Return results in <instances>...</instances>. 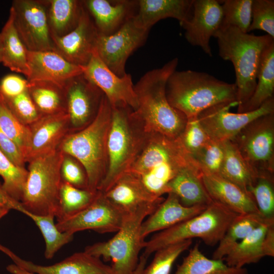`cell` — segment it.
<instances>
[{
  "label": "cell",
  "instance_id": "obj_37",
  "mask_svg": "<svg viewBox=\"0 0 274 274\" xmlns=\"http://www.w3.org/2000/svg\"><path fill=\"white\" fill-rule=\"evenodd\" d=\"M28 175L25 167L15 164L0 150V176L2 188L12 199L21 201Z\"/></svg>",
  "mask_w": 274,
  "mask_h": 274
},
{
  "label": "cell",
  "instance_id": "obj_33",
  "mask_svg": "<svg viewBox=\"0 0 274 274\" xmlns=\"http://www.w3.org/2000/svg\"><path fill=\"white\" fill-rule=\"evenodd\" d=\"M28 82V92L42 116L67 112L64 87L48 81Z\"/></svg>",
  "mask_w": 274,
  "mask_h": 274
},
{
  "label": "cell",
  "instance_id": "obj_42",
  "mask_svg": "<svg viewBox=\"0 0 274 274\" xmlns=\"http://www.w3.org/2000/svg\"><path fill=\"white\" fill-rule=\"evenodd\" d=\"M224 156L223 143L211 139L192 158L201 173L219 175Z\"/></svg>",
  "mask_w": 274,
  "mask_h": 274
},
{
  "label": "cell",
  "instance_id": "obj_22",
  "mask_svg": "<svg viewBox=\"0 0 274 274\" xmlns=\"http://www.w3.org/2000/svg\"><path fill=\"white\" fill-rule=\"evenodd\" d=\"M84 6L91 16L98 34L111 35L134 16L137 1L85 0Z\"/></svg>",
  "mask_w": 274,
  "mask_h": 274
},
{
  "label": "cell",
  "instance_id": "obj_17",
  "mask_svg": "<svg viewBox=\"0 0 274 274\" xmlns=\"http://www.w3.org/2000/svg\"><path fill=\"white\" fill-rule=\"evenodd\" d=\"M83 75L103 92L112 106L124 104L136 110L138 104L131 76L119 77L101 61L95 51Z\"/></svg>",
  "mask_w": 274,
  "mask_h": 274
},
{
  "label": "cell",
  "instance_id": "obj_10",
  "mask_svg": "<svg viewBox=\"0 0 274 274\" xmlns=\"http://www.w3.org/2000/svg\"><path fill=\"white\" fill-rule=\"evenodd\" d=\"M230 141L256 176L274 174V112L255 119Z\"/></svg>",
  "mask_w": 274,
  "mask_h": 274
},
{
  "label": "cell",
  "instance_id": "obj_5",
  "mask_svg": "<svg viewBox=\"0 0 274 274\" xmlns=\"http://www.w3.org/2000/svg\"><path fill=\"white\" fill-rule=\"evenodd\" d=\"M108 135V169L98 190L105 193L125 173L136 158L148 132L134 111L129 106H112Z\"/></svg>",
  "mask_w": 274,
  "mask_h": 274
},
{
  "label": "cell",
  "instance_id": "obj_25",
  "mask_svg": "<svg viewBox=\"0 0 274 274\" xmlns=\"http://www.w3.org/2000/svg\"><path fill=\"white\" fill-rule=\"evenodd\" d=\"M104 193L126 214L144 207L159 204L164 199L153 196L137 178L129 173H125Z\"/></svg>",
  "mask_w": 274,
  "mask_h": 274
},
{
  "label": "cell",
  "instance_id": "obj_11",
  "mask_svg": "<svg viewBox=\"0 0 274 274\" xmlns=\"http://www.w3.org/2000/svg\"><path fill=\"white\" fill-rule=\"evenodd\" d=\"M10 9L18 34L28 51L53 50L47 1L15 0Z\"/></svg>",
  "mask_w": 274,
  "mask_h": 274
},
{
  "label": "cell",
  "instance_id": "obj_53",
  "mask_svg": "<svg viewBox=\"0 0 274 274\" xmlns=\"http://www.w3.org/2000/svg\"><path fill=\"white\" fill-rule=\"evenodd\" d=\"M10 210L8 208L0 207V219L5 216Z\"/></svg>",
  "mask_w": 274,
  "mask_h": 274
},
{
  "label": "cell",
  "instance_id": "obj_15",
  "mask_svg": "<svg viewBox=\"0 0 274 274\" xmlns=\"http://www.w3.org/2000/svg\"><path fill=\"white\" fill-rule=\"evenodd\" d=\"M64 89L70 133L77 132L94 120L104 94L83 73L71 79Z\"/></svg>",
  "mask_w": 274,
  "mask_h": 274
},
{
  "label": "cell",
  "instance_id": "obj_3",
  "mask_svg": "<svg viewBox=\"0 0 274 274\" xmlns=\"http://www.w3.org/2000/svg\"><path fill=\"white\" fill-rule=\"evenodd\" d=\"M165 91L169 104L187 119L197 118L216 105L237 102L235 83L221 81L205 72L176 70L167 79Z\"/></svg>",
  "mask_w": 274,
  "mask_h": 274
},
{
  "label": "cell",
  "instance_id": "obj_44",
  "mask_svg": "<svg viewBox=\"0 0 274 274\" xmlns=\"http://www.w3.org/2000/svg\"><path fill=\"white\" fill-rule=\"evenodd\" d=\"M256 29L263 30L274 39L273 0H253L248 32Z\"/></svg>",
  "mask_w": 274,
  "mask_h": 274
},
{
  "label": "cell",
  "instance_id": "obj_6",
  "mask_svg": "<svg viewBox=\"0 0 274 274\" xmlns=\"http://www.w3.org/2000/svg\"><path fill=\"white\" fill-rule=\"evenodd\" d=\"M112 107L104 96L94 120L84 128L67 134L59 146L63 153L76 158L84 167L88 189L98 191L108 169L107 142Z\"/></svg>",
  "mask_w": 274,
  "mask_h": 274
},
{
  "label": "cell",
  "instance_id": "obj_31",
  "mask_svg": "<svg viewBox=\"0 0 274 274\" xmlns=\"http://www.w3.org/2000/svg\"><path fill=\"white\" fill-rule=\"evenodd\" d=\"M273 93L274 41L266 48L262 54L257 75V83L252 95L237 110V113L251 112L259 108L273 97Z\"/></svg>",
  "mask_w": 274,
  "mask_h": 274
},
{
  "label": "cell",
  "instance_id": "obj_46",
  "mask_svg": "<svg viewBox=\"0 0 274 274\" xmlns=\"http://www.w3.org/2000/svg\"><path fill=\"white\" fill-rule=\"evenodd\" d=\"M60 176L62 182L79 189H88L86 171L82 163L72 156L63 153Z\"/></svg>",
  "mask_w": 274,
  "mask_h": 274
},
{
  "label": "cell",
  "instance_id": "obj_38",
  "mask_svg": "<svg viewBox=\"0 0 274 274\" xmlns=\"http://www.w3.org/2000/svg\"><path fill=\"white\" fill-rule=\"evenodd\" d=\"M273 175L269 173L259 175L248 190L260 215L267 220H274Z\"/></svg>",
  "mask_w": 274,
  "mask_h": 274
},
{
  "label": "cell",
  "instance_id": "obj_21",
  "mask_svg": "<svg viewBox=\"0 0 274 274\" xmlns=\"http://www.w3.org/2000/svg\"><path fill=\"white\" fill-rule=\"evenodd\" d=\"M3 252L14 264L35 274H115L111 265L85 252H77L53 265L44 266L22 259L8 248Z\"/></svg>",
  "mask_w": 274,
  "mask_h": 274
},
{
  "label": "cell",
  "instance_id": "obj_4",
  "mask_svg": "<svg viewBox=\"0 0 274 274\" xmlns=\"http://www.w3.org/2000/svg\"><path fill=\"white\" fill-rule=\"evenodd\" d=\"M214 37L217 40L220 57L233 65L238 110L252 95L262 54L274 39L268 35L245 33L231 26L220 27Z\"/></svg>",
  "mask_w": 274,
  "mask_h": 274
},
{
  "label": "cell",
  "instance_id": "obj_39",
  "mask_svg": "<svg viewBox=\"0 0 274 274\" xmlns=\"http://www.w3.org/2000/svg\"><path fill=\"white\" fill-rule=\"evenodd\" d=\"M0 128L16 143L25 158L29 144L28 127L18 120L1 94Z\"/></svg>",
  "mask_w": 274,
  "mask_h": 274
},
{
  "label": "cell",
  "instance_id": "obj_29",
  "mask_svg": "<svg viewBox=\"0 0 274 274\" xmlns=\"http://www.w3.org/2000/svg\"><path fill=\"white\" fill-rule=\"evenodd\" d=\"M84 8L83 1H47L48 22L51 39L63 37L79 23Z\"/></svg>",
  "mask_w": 274,
  "mask_h": 274
},
{
  "label": "cell",
  "instance_id": "obj_54",
  "mask_svg": "<svg viewBox=\"0 0 274 274\" xmlns=\"http://www.w3.org/2000/svg\"><path fill=\"white\" fill-rule=\"evenodd\" d=\"M3 60V48H2V43L1 37L0 34V63L2 62Z\"/></svg>",
  "mask_w": 274,
  "mask_h": 274
},
{
  "label": "cell",
  "instance_id": "obj_51",
  "mask_svg": "<svg viewBox=\"0 0 274 274\" xmlns=\"http://www.w3.org/2000/svg\"><path fill=\"white\" fill-rule=\"evenodd\" d=\"M147 261V259L144 256H140L138 265L134 274H140L141 273L143 269L146 266Z\"/></svg>",
  "mask_w": 274,
  "mask_h": 274
},
{
  "label": "cell",
  "instance_id": "obj_52",
  "mask_svg": "<svg viewBox=\"0 0 274 274\" xmlns=\"http://www.w3.org/2000/svg\"><path fill=\"white\" fill-rule=\"evenodd\" d=\"M8 200V196L3 189L2 184L0 183V207H6Z\"/></svg>",
  "mask_w": 274,
  "mask_h": 274
},
{
  "label": "cell",
  "instance_id": "obj_35",
  "mask_svg": "<svg viewBox=\"0 0 274 274\" xmlns=\"http://www.w3.org/2000/svg\"><path fill=\"white\" fill-rule=\"evenodd\" d=\"M223 145L224 156L219 175L249 192L258 176L251 170L231 141L223 142Z\"/></svg>",
  "mask_w": 274,
  "mask_h": 274
},
{
  "label": "cell",
  "instance_id": "obj_47",
  "mask_svg": "<svg viewBox=\"0 0 274 274\" xmlns=\"http://www.w3.org/2000/svg\"><path fill=\"white\" fill-rule=\"evenodd\" d=\"M28 82L18 75H7L0 81V94L6 98L16 96L28 89Z\"/></svg>",
  "mask_w": 274,
  "mask_h": 274
},
{
  "label": "cell",
  "instance_id": "obj_26",
  "mask_svg": "<svg viewBox=\"0 0 274 274\" xmlns=\"http://www.w3.org/2000/svg\"><path fill=\"white\" fill-rule=\"evenodd\" d=\"M193 0H138L134 23L139 27L149 30L160 20L173 18L180 23L190 17Z\"/></svg>",
  "mask_w": 274,
  "mask_h": 274
},
{
  "label": "cell",
  "instance_id": "obj_23",
  "mask_svg": "<svg viewBox=\"0 0 274 274\" xmlns=\"http://www.w3.org/2000/svg\"><path fill=\"white\" fill-rule=\"evenodd\" d=\"M201 179L212 200L238 215L259 214L251 194L236 185L219 175L201 173Z\"/></svg>",
  "mask_w": 274,
  "mask_h": 274
},
{
  "label": "cell",
  "instance_id": "obj_19",
  "mask_svg": "<svg viewBox=\"0 0 274 274\" xmlns=\"http://www.w3.org/2000/svg\"><path fill=\"white\" fill-rule=\"evenodd\" d=\"M27 127L29 144L25 155L26 163L58 149L70 133L69 118L67 112L42 116Z\"/></svg>",
  "mask_w": 274,
  "mask_h": 274
},
{
  "label": "cell",
  "instance_id": "obj_49",
  "mask_svg": "<svg viewBox=\"0 0 274 274\" xmlns=\"http://www.w3.org/2000/svg\"><path fill=\"white\" fill-rule=\"evenodd\" d=\"M264 248L266 256H274V224L271 225L267 231L264 239Z\"/></svg>",
  "mask_w": 274,
  "mask_h": 274
},
{
  "label": "cell",
  "instance_id": "obj_20",
  "mask_svg": "<svg viewBox=\"0 0 274 274\" xmlns=\"http://www.w3.org/2000/svg\"><path fill=\"white\" fill-rule=\"evenodd\" d=\"M27 64L28 81H48L63 87L71 79L83 74L85 69L69 62L53 50H28Z\"/></svg>",
  "mask_w": 274,
  "mask_h": 274
},
{
  "label": "cell",
  "instance_id": "obj_34",
  "mask_svg": "<svg viewBox=\"0 0 274 274\" xmlns=\"http://www.w3.org/2000/svg\"><path fill=\"white\" fill-rule=\"evenodd\" d=\"M266 221L268 220L258 214L238 215L218 244L212 258L223 260L253 229Z\"/></svg>",
  "mask_w": 274,
  "mask_h": 274
},
{
  "label": "cell",
  "instance_id": "obj_7",
  "mask_svg": "<svg viewBox=\"0 0 274 274\" xmlns=\"http://www.w3.org/2000/svg\"><path fill=\"white\" fill-rule=\"evenodd\" d=\"M237 215L213 200L200 214L153 235L146 241L142 255L148 258L159 249L194 238L201 239L207 245L215 246Z\"/></svg>",
  "mask_w": 274,
  "mask_h": 274
},
{
  "label": "cell",
  "instance_id": "obj_12",
  "mask_svg": "<svg viewBox=\"0 0 274 274\" xmlns=\"http://www.w3.org/2000/svg\"><path fill=\"white\" fill-rule=\"evenodd\" d=\"M235 106H237V102L219 104L205 110L198 116V121L211 139L222 143L231 140L255 119L274 112V97L251 112H230V108Z\"/></svg>",
  "mask_w": 274,
  "mask_h": 274
},
{
  "label": "cell",
  "instance_id": "obj_28",
  "mask_svg": "<svg viewBox=\"0 0 274 274\" xmlns=\"http://www.w3.org/2000/svg\"><path fill=\"white\" fill-rule=\"evenodd\" d=\"M274 220H268L253 229L223 259L229 266L243 268L258 262L266 257L264 239L269 227Z\"/></svg>",
  "mask_w": 274,
  "mask_h": 274
},
{
  "label": "cell",
  "instance_id": "obj_45",
  "mask_svg": "<svg viewBox=\"0 0 274 274\" xmlns=\"http://www.w3.org/2000/svg\"><path fill=\"white\" fill-rule=\"evenodd\" d=\"M3 97L14 115L25 126L31 125L42 116L33 102L28 89L13 97Z\"/></svg>",
  "mask_w": 274,
  "mask_h": 274
},
{
  "label": "cell",
  "instance_id": "obj_36",
  "mask_svg": "<svg viewBox=\"0 0 274 274\" xmlns=\"http://www.w3.org/2000/svg\"><path fill=\"white\" fill-rule=\"evenodd\" d=\"M98 192V191L79 189L61 182L58 206L55 216L57 222L72 217L84 210L94 201Z\"/></svg>",
  "mask_w": 274,
  "mask_h": 274
},
{
  "label": "cell",
  "instance_id": "obj_50",
  "mask_svg": "<svg viewBox=\"0 0 274 274\" xmlns=\"http://www.w3.org/2000/svg\"><path fill=\"white\" fill-rule=\"evenodd\" d=\"M6 268L12 274H35L24 269L14 263L9 265Z\"/></svg>",
  "mask_w": 274,
  "mask_h": 274
},
{
  "label": "cell",
  "instance_id": "obj_2",
  "mask_svg": "<svg viewBox=\"0 0 274 274\" xmlns=\"http://www.w3.org/2000/svg\"><path fill=\"white\" fill-rule=\"evenodd\" d=\"M196 164L177 139L150 132L127 171L155 197L168 192V185L183 168Z\"/></svg>",
  "mask_w": 274,
  "mask_h": 274
},
{
  "label": "cell",
  "instance_id": "obj_40",
  "mask_svg": "<svg viewBox=\"0 0 274 274\" xmlns=\"http://www.w3.org/2000/svg\"><path fill=\"white\" fill-rule=\"evenodd\" d=\"M253 0H225L221 5L223 18L221 27L234 26L245 33L252 20Z\"/></svg>",
  "mask_w": 274,
  "mask_h": 274
},
{
  "label": "cell",
  "instance_id": "obj_9",
  "mask_svg": "<svg viewBox=\"0 0 274 274\" xmlns=\"http://www.w3.org/2000/svg\"><path fill=\"white\" fill-rule=\"evenodd\" d=\"M159 204L144 207L126 214L121 228L113 237L88 246L84 251L102 257L106 261H111L115 274H134L146 243L141 234L142 223Z\"/></svg>",
  "mask_w": 274,
  "mask_h": 274
},
{
  "label": "cell",
  "instance_id": "obj_30",
  "mask_svg": "<svg viewBox=\"0 0 274 274\" xmlns=\"http://www.w3.org/2000/svg\"><path fill=\"white\" fill-rule=\"evenodd\" d=\"M3 65L12 72L28 75V50L19 36L14 23V15L10 9L8 18L0 32Z\"/></svg>",
  "mask_w": 274,
  "mask_h": 274
},
{
  "label": "cell",
  "instance_id": "obj_16",
  "mask_svg": "<svg viewBox=\"0 0 274 274\" xmlns=\"http://www.w3.org/2000/svg\"><path fill=\"white\" fill-rule=\"evenodd\" d=\"M223 13L221 5L216 0H193L189 18L180 23L185 30V37L192 46L201 48L212 56L210 40L221 26Z\"/></svg>",
  "mask_w": 274,
  "mask_h": 274
},
{
  "label": "cell",
  "instance_id": "obj_24",
  "mask_svg": "<svg viewBox=\"0 0 274 274\" xmlns=\"http://www.w3.org/2000/svg\"><path fill=\"white\" fill-rule=\"evenodd\" d=\"M167 194V197L143 222L141 234L144 238L153 232L168 229L200 214L208 206L186 207L175 194Z\"/></svg>",
  "mask_w": 274,
  "mask_h": 274
},
{
  "label": "cell",
  "instance_id": "obj_48",
  "mask_svg": "<svg viewBox=\"0 0 274 274\" xmlns=\"http://www.w3.org/2000/svg\"><path fill=\"white\" fill-rule=\"evenodd\" d=\"M0 150L16 165L25 167L24 156L16 143L0 128Z\"/></svg>",
  "mask_w": 274,
  "mask_h": 274
},
{
  "label": "cell",
  "instance_id": "obj_13",
  "mask_svg": "<svg viewBox=\"0 0 274 274\" xmlns=\"http://www.w3.org/2000/svg\"><path fill=\"white\" fill-rule=\"evenodd\" d=\"M133 17L116 31L108 35L98 34L95 51L101 61L113 73L122 77L130 55L145 43L149 30L138 27Z\"/></svg>",
  "mask_w": 274,
  "mask_h": 274
},
{
  "label": "cell",
  "instance_id": "obj_32",
  "mask_svg": "<svg viewBox=\"0 0 274 274\" xmlns=\"http://www.w3.org/2000/svg\"><path fill=\"white\" fill-rule=\"evenodd\" d=\"M246 268L227 265L223 260L209 258L196 243L189 251L174 274H248Z\"/></svg>",
  "mask_w": 274,
  "mask_h": 274
},
{
  "label": "cell",
  "instance_id": "obj_8",
  "mask_svg": "<svg viewBox=\"0 0 274 274\" xmlns=\"http://www.w3.org/2000/svg\"><path fill=\"white\" fill-rule=\"evenodd\" d=\"M63 157V153L58 149L27 162L28 175L18 211L55 217L62 182Z\"/></svg>",
  "mask_w": 274,
  "mask_h": 274
},
{
  "label": "cell",
  "instance_id": "obj_43",
  "mask_svg": "<svg viewBox=\"0 0 274 274\" xmlns=\"http://www.w3.org/2000/svg\"><path fill=\"white\" fill-rule=\"evenodd\" d=\"M187 153L192 157L211 140L197 118L187 119L186 125L177 138Z\"/></svg>",
  "mask_w": 274,
  "mask_h": 274
},
{
  "label": "cell",
  "instance_id": "obj_14",
  "mask_svg": "<svg viewBox=\"0 0 274 274\" xmlns=\"http://www.w3.org/2000/svg\"><path fill=\"white\" fill-rule=\"evenodd\" d=\"M126 214L98 191L95 199L88 207L55 224L59 231L72 234L85 230L99 233L116 232L121 228Z\"/></svg>",
  "mask_w": 274,
  "mask_h": 274
},
{
  "label": "cell",
  "instance_id": "obj_18",
  "mask_svg": "<svg viewBox=\"0 0 274 274\" xmlns=\"http://www.w3.org/2000/svg\"><path fill=\"white\" fill-rule=\"evenodd\" d=\"M98 35L94 22L84 6L76 27L63 37L52 39L53 50L69 62L84 67L95 51Z\"/></svg>",
  "mask_w": 274,
  "mask_h": 274
},
{
  "label": "cell",
  "instance_id": "obj_1",
  "mask_svg": "<svg viewBox=\"0 0 274 274\" xmlns=\"http://www.w3.org/2000/svg\"><path fill=\"white\" fill-rule=\"evenodd\" d=\"M178 61L174 58L162 67L147 72L134 85L138 104L134 112L148 133L177 139L186 125L187 118L169 104L166 95L167 79L176 70Z\"/></svg>",
  "mask_w": 274,
  "mask_h": 274
},
{
  "label": "cell",
  "instance_id": "obj_41",
  "mask_svg": "<svg viewBox=\"0 0 274 274\" xmlns=\"http://www.w3.org/2000/svg\"><path fill=\"white\" fill-rule=\"evenodd\" d=\"M192 243V240H186L158 250L150 264L145 266L140 274H170L177 259Z\"/></svg>",
  "mask_w": 274,
  "mask_h": 274
},
{
  "label": "cell",
  "instance_id": "obj_27",
  "mask_svg": "<svg viewBox=\"0 0 274 274\" xmlns=\"http://www.w3.org/2000/svg\"><path fill=\"white\" fill-rule=\"evenodd\" d=\"M168 193L175 194L186 207L208 206L213 200L202 181L201 172L196 164L181 169L168 185Z\"/></svg>",
  "mask_w": 274,
  "mask_h": 274
}]
</instances>
